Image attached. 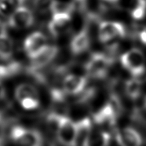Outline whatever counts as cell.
I'll return each instance as SVG.
<instances>
[{
    "instance_id": "cell-1",
    "label": "cell",
    "mask_w": 146,
    "mask_h": 146,
    "mask_svg": "<svg viewBox=\"0 0 146 146\" xmlns=\"http://www.w3.org/2000/svg\"><path fill=\"white\" fill-rule=\"evenodd\" d=\"M49 123L54 127L58 141L64 146H76L79 136L78 123L58 114H50Z\"/></svg>"
},
{
    "instance_id": "cell-2",
    "label": "cell",
    "mask_w": 146,
    "mask_h": 146,
    "mask_svg": "<svg viewBox=\"0 0 146 146\" xmlns=\"http://www.w3.org/2000/svg\"><path fill=\"white\" fill-rule=\"evenodd\" d=\"M10 138L17 146H43V138L38 130L24 127H13Z\"/></svg>"
},
{
    "instance_id": "cell-3",
    "label": "cell",
    "mask_w": 146,
    "mask_h": 146,
    "mask_svg": "<svg viewBox=\"0 0 146 146\" xmlns=\"http://www.w3.org/2000/svg\"><path fill=\"white\" fill-rule=\"evenodd\" d=\"M111 64V57L102 53H94L86 62L85 70L93 79H103L107 76Z\"/></svg>"
},
{
    "instance_id": "cell-4",
    "label": "cell",
    "mask_w": 146,
    "mask_h": 146,
    "mask_svg": "<svg viewBox=\"0 0 146 146\" xmlns=\"http://www.w3.org/2000/svg\"><path fill=\"white\" fill-rule=\"evenodd\" d=\"M121 64L134 77L141 76L145 71V57L137 48H133L124 53L120 57Z\"/></svg>"
},
{
    "instance_id": "cell-5",
    "label": "cell",
    "mask_w": 146,
    "mask_h": 146,
    "mask_svg": "<svg viewBox=\"0 0 146 146\" xmlns=\"http://www.w3.org/2000/svg\"><path fill=\"white\" fill-rule=\"evenodd\" d=\"M126 35L125 26L120 22L103 21L98 28V38L102 43H106Z\"/></svg>"
},
{
    "instance_id": "cell-6",
    "label": "cell",
    "mask_w": 146,
    "mask_h": 146,
    "mask_svg": "<svg viewBox=\"0 0 146 146\" xmlns=\"http://www.w3.org/2000/svg\"><path fill=\"white\" fill-rule=\"evenodd\" d=\"M34 15L29 8L18 7L13 10L9 17V25L17 29L30 28L34 24Z\"/></svg>"
},
{
    "instance_id": "cell-7",
    "label": "cell",
    "mask_w": 146,
    "mask_h": 146,
    "mask_svg": "<svg viewBox=\"0 0 146 146\" xmlns=\"http://www.w3.org/2000/svg\"><path fill=\"white\" fill-rule=\"evenodd\" d=\"M72 25V13H53L48 29L50 34L55 38L65 34L69 31Z\"/></svg>"
},
{
    "instance_id": "cell-8",
    "label": "cell",
    "mask_w": 146,
    "mask_h": 146,
    "mask_svg": "<svg viewBox=\"0 0 146 146\" xmlns=\"http://www.w3.org/2000/svg\"><path fill=\"white\" fill-rule=\"evenodd\" d=\"M47 38L39 32H35L27 36L24 42V50L31 59L47 46Z\"/></svg>"
},
{
    "instance_id": "cell-9",
    "label": "cell",
    "mask_w": 146,
    "mask_h": 146,
    "mask_svg": "<svg viewBox=\"0 0 146 146\" xmlns=\"http://www.w3.org/2000/svg\"><path fill=\"white\" fill-rule=\"evenodd\" d=\"M58 47L56 46H47L41 52L31 58L30 71H38L50 64L58 54Z\"/></svg>"
},
{
    "instance_id": "cell-10",
    "label": "cell",
    "mask_w": 146,
    "mask_h": 146,
    "mask_svg": "<svg viewBox=\"0 0 146 146\" xmlns=\"http://www.w3.org/2000/svg\"><path fill=\"white\" fill-rule=\"evenodd\" d=\"M115 138L119 146H141L142 137L137 131L132 127H124L117 130Z\"/></svg>"
},
{
    "instance_id": "cell-11",
    "label": "cell",
    "mask_w": 146,
    "mask_h": 146,
    "mask_svg": "<svg viewBox=\"0 0 146 146\" xmlns=\"http://www.w3.org/2000/svg\"><path fill=\"white\" fill-rule=\"evenodd\" d=\"M87 80L84 76L70 74L64 79L62 83V90L64 94L76 95L85 89Z\"/></svg>"
},
{
    "instance_id": "cell-12",
    "label": "cell",
    "mask_w": 146,
    "mask_h": 146,
    "mask_svg": "<svg viewBox=\"0 0 146 146\" xmlns=\"http://www.w3.org/2000/svg\"><path fill=\"white\" fill-rule=\"evenodd\" d=\"M94 119L95 123L103 127H113L115 124L116 111L111 103L103 106L94 115Z\"/></svg>"
},
{
    "instance_id": "cell-13",
    "label": "cell",
    "mask_w": 146,
    "mask_h": 146,
    "mask_svg": "<svg viewBox=\"0 0 146 146\" xmlns=\"http://www.w3.org/2000/svg\"><path fill=\"white\" fill-rule=\"evenodd\" d=\"M109 133L102 129L91 127L85 137L82 146H109Z\"/></svg>"
},
{
    "instance_id": "cell-14",
    "label": "cell",
    "mask_w": 146,
    "mask_h": 146,
    "mask_svg": "<svg viewBox=\"0 0 146 146\" xmlns=\"http://www.w3.org/2000/svg\"><path fill=\"white\" fill-rule=\"evenodd\" d=\"M90 45V37L89 32L86 28H83L72 38L70 43V49L73 54L79 55L87 50L89 49Z\"/></svg>"
},
{
    "instance_id": "cell-15",
    "label": "cell",
    "mask_w": 146,
    "mask_h": 146,
    "mask_svg": "<svg viewBox=\"0 0 146 146\" xmlns=\"http://www.w3.org/2000/svg\"><path fill=\"white\" fill-rule=\"evenodd\" d=\"M14 45L13 39L3 29L0 32V59L7 60L13 56Z\"/></svg>"
},
{
    "instance_id": "cell-16",
    "label": "cell",
    "mask_w": 146,
    "mask_h": 146,
    "mask_svg": "<svg viewBox=\"0 0 146 146\" xmlns=\"http://www.w3.org/2000/svg\"><path fill=\"white\" fill-rule=\"evenodd\" d=\"M15 98L20 104L29 99H39L36 88L28 83H23L17 87Z\"/></svg>"
},
{
    "instance_id": "cell-17",
    "label": "cell",
    "mask_w": 146,
    "mask_h": 146,
    "mask_svg": "<svg viewBox=\"0 0 146 146\" xmlns=\"http://www.w3.org/2000/svg\"><path fill=\"white\" fill-rule=\"evenodd\" d=\"M142 91V83L137 79H132L125 84V92L131 99L138 98Z\"/></svg>"
},
{
    "instance_id": "cell-18",
    "label": "cell",
    "mask_w": 146,
    "mask_h": 146,
    "mask_svg": "<svg viewBox=\"0 0 146 146\" xmlns=\"http://www.w3.org/2000/svg\"><path fill=\"white\" fill-rule=\"evenodd\" d=\"M21 69V64L17 62H12L6 65H0V80L15 76L20 72Z\"/></svg>"
},
{
    "instance_id": "cell-19",
    "label": "cell",
    "mask_w": 146,
    "mask_h": 146,
    "mask_svg": "<svg viewBox=\"0 0 146 146\" xmlns=\"http://www.w3.org/2000/svg\"><path fill=\"white\" fill-rule=\"evenodd\" d=\"M130 15L134 20H141L146 15V0H136L130 10Z\"/></svg>"
},
{
    "instance_id": "cell-20",
    "label": "cell",
    "mask_w": 146,
    "mask_h": 146,
    "mask_svg": "<svg viewBox=\"0 0 146 146\" xmlns=\"http://www.w3.org/2000/svg\"><path fill=\"white\" fill-rule=\"evenodd\" d=\"M56 0H34V7L38 13L52 12Z\"/></svg>"
},
{
    "instance_id": "cell-21",
    "label": "cell",
    "mask_w": 146,
    "mask_h": 146,
    "mask_svg": "<svg viewBox=\"0 0 146 146\" xmlns=\"http://www.w3.org/2000/svg\"><path fill=\"white\" fill-rule=\"evenodd\" d=\"M140 40L142 43L146 45V28L143 29L141 32H140Z\"/></svg>"
},
{
    "instance_id": "cell-22",
    "label": "cell",
    "mask_w": 146,
    "mask_h": 146,
    "mask_svg": "<svg viewBox=\"0 0 146 146\" xmlns=\"http://www.w3.org/2000/svg\"><path fill=\"white\" fill-rule=\"evenodd\" d=\"M6 96V89L3 86V85L0 83V101L3 100Z\"/></svg>"
},
{
    "instance_id": "cell-23",
    "label": "cell",
    "mask_w": 146,
    "mask_h": 146,
    "mask_svg": "<svg viewBox=\"0 0 146 146\" xmlns=\"http://www.w3.org/2000/svg\"><path fill=\"white\" fill-rule=\"evenodd\" d=\"M103 2H106V3H117L119 0H102Z\"/></svg>"
},
{
    "instance_id": "cell-24",
    "label": "cell",
    "mask_w": 146,
    "mask_h": 146,
    "mask_svg": "<svg viewBox=\"0 0 146 146\" xmlns=\"http://www.w3.org/2000/svg\"><path fill=\"white\" fill-rule=\"evenodd\" d=\"M145 108H146V97H145Z\"/></svg>"
},
{
    "instance_id": "cell-25",
    "label": "cell",
    "mask_w": 146,
    "mask_h": 146,
    "mask_svg": "<svg viewBox=\"0 0 146 146\" xmlns=\"http://www.w3.org/2000/svg\"><path fill=\"white\" fill-rule=\"evenodd\" d=\"M1 1H2V0H0V2H1Z\"/></svg>"
}]
</instances>
